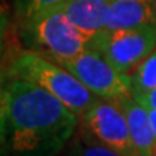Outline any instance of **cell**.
<instances>
[{"instance_id":"6da1fadb","label":"cell","mask_w":156,"mask_h":156,"mask_svg":"<svg viewBox=\"0 0 156 156\" xmlns=\"http://www.w3.org/2000/svg\"><path fill=\"white\" fill-rule=\"evenodd\" d=\"M75 126L77 113L42 87L19 78H10L3 87V156H55Z\"/></svg>"},{"instance_id":"7a4b0ae2","label":"cell","mask_w":156,"mask_h":156,"mask_svg":"<svg viewBox=\"0 0 156 156\" xmlns=\"http://www.w3.org/2000/svg\"><path fill=\"white\" fill-rule=\"evenodd\" d=\"M7 75L9 78L25 80L42 87L77 114H84L97 100V95L75 75L35 51L19 54L10 64Z\"/></svg>"},{"instance_id":"3957f363","label":"cell","mask_w":156,"mask_h":156,"mask_svg":"<svg viewBox=\"0 0 156 156\" xmlns=\"http://www.w3.org/2000/svg\"><path fill=\"white\" fill-rule=\"evenodd\" d=\"M25 38L35 52L56 64L84 52L90 39L68 19L62 6L25 25Z\"/></svg>"},{"instance_id":"277c9868","label":"cell","mask_w":156,"mask_h":156,"mask_svg":"<svg viewBox=\"0 0 156 156\" xmlns=\"http://www.w3.org/2000/svg\"><path fill=\"white\" fill-rule=\"evenodd\" d=\"M88 48L98 52L120 73L127 74L156 49V23L123 30H100L90 36Z\"/></svg>"},{"instance_id":"5b68a950","label":"cell","mask_w":156,"mask_h":156,"mask_svg":"<svg viewBox=\"0 0 156 156\" xmlns=\"http://www.w3.org/2000/svg\"><path fill=\"white\" fill-rule=\"evenodd\" d=\"M81 81L87 88L103 100H117L132 94V78L120 73L103 55L87 49L73 59L58 62Z\"/></svg>"},{"instance_id":"8992f818","label":"cell","mask_w":156,"mask_h":156,"mask_svg":"<svg viewBox=\"0 0 156 156\" xmlns=\"http://www.w3.org/2000/svg\"><path fill=\"white\" fill-rule=\"evenodd\" d=\"M84 130L98 142L126 156H139L129 130L127 119L116 101L97 98L83 114Z\"/></svg>"},{"instance_id":"52a82bcc","label":"cell","mask_w":156,"mask_h":156,"mask_svg":"<svg viewBox=\"0 0 156 156\" xmlns=\"http://www.w3.org/2000/svg\"><path fill=\"white\" fill-rule=\"evenodd\" d=\"M116 101L126 114L134 147L139 156H156V139L152 130L149 112L132 94L122 95Z\"/></svg>"},{"instance_id":"ba28073f","label":"cell","mask_w":156,"mask_h":156,"mask_svg":"<svg viewBox=\"0 0 156 156\" xmlns=\"http://www.w3.org/2000/svg\"><path fill=\"white\" fill-rule=\"evenodd\" d=\"M156 23V7L152 0H113L104 30L133 29Z\"/></svg>"},{"instance_id":"9c48e42d","label":"cell","mask_w":156,"mask_h":156,"mask_svg":"<svg viewBox=\"0 0 156 156\" xmlns=\"http://www.w3.org/2000/svg\"><path fill=\"white\" fill-rule=\"evenodd\" d=\"M113 0H67L62 9L68 19L87 36L104 29Z\"/></svg>"},{"instance_id":"30bf717a","label":"cell","mask_w":156,"mask_h":156,"mask_svg":"<svg viewBox=\"0 0 156 156\" xmlns=\"http://www.w3.org/2000/svg\"><path fill=\"white\" fill-rule=\"evenodd\" d=\"M132 78V95L134 98L156 88V49L134 68Z\"/></svg>"},{"instance_id":"8fae6325","label":"cell","mask_w":156,"mask_h":156,"mask_svg":"<svg viewBox=\"0 0 156 156\" xmlns=\"http://www.w3.org/2000/svg\"><path fill=\"white\" fill-rule=\"evenodd\" d=\"M68 156H126L98 142L87 132H84L73 145Z\"/></svg>"},{"instance_id":"7c38bea8","label":"cell","mask_w":156,"mask_h":156,"mask_svg":"<svg viewBox=\"0 0 156 156\" xmlns=\"http://www.w3.org/2000/svg\"><path fill=\"white\" fill-rule=\"evenodd\" d=\"M67 0H22L19 13L23 19V26L42 15L54 10L65 3Z\"/></svg>"},{"instance_id":"4fadbf2b","label":"cell","mask_w":156,"mask_h":156,"mask_svg":"<svg viewBox=\"0 0 156 156\" xmlns=\"http://www.w3.org/2000/svg\"><path fill=\"white\" fill-rule=\"evenodd\" d=\"M136 100L139 101L142 106H145L146 108H156V88L149 91L147 94L137 97Z\"/></svg>"},{"instance_id":"5bb4252c","label":"cell","mask_w":156,"mask_h":156,"mask_svg":"<svg viewBox=\"0 0 156 156\" xmlns=\"http://www.w3.org/2000/svg\"><path fill=\"white\" fill-rule=\"evenodd\" d=\"M147 112H149L152 130H153V134H155V139H156V108H147Z\"/></svg>"},{"instance_id":"9a60e30c","label":"cell","mask_w":156,"mask_h":156,"mask_svg":"<svg viewBox=\"0 0 156 156\" xmlns=\"http://www.w3.org/2000/svg\"><path fill=\"white\" fill-rule=\"evenodd\" d=\"M152 2H153V5H155V7H156V0H152Z\"/></svg>"},{"instance_id":"2e32d148","label":"cell","mask_w":156,"mask_h":156,"mask_svg":"<svg viewBox=\"0 0 156 156\" xmlns=\"http://www.w3.org/2000/svg\"><path fill=\"white\" fill-rule=\"evenodd\" d=\"M2 156H3V155H2Z\"/></svg>"}]
</instances>
